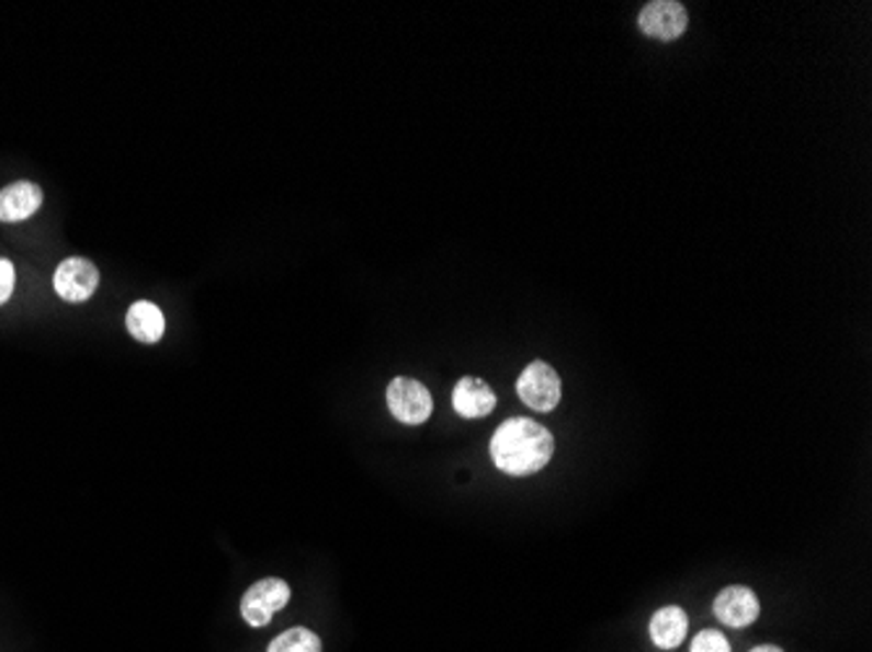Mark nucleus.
Segmentation results:
<instances>
[{
    "label": "nucleus",
    "mask_w": 872,
    "mask_h": 652,
    "mask_svg": "<svg viewBox=\"0 0 872 652\" xmlns=\"http://www.w3.org/2000/svg\"><path fill=\"white\" fill-rule=\"evenodd\" d=\"M489 451L494 465L507 476H533L554 457V436L531 417H510L494 431Z\"/></svg>",
    "instance_id": "nucleus-1"
},
{
    "label": "nucleus",
    "mask_w": 872,
    "mask_h": 652,
    "mask_svg": "<svg viewBox=\"0 0 872 652\" xmlns=\"http://www.w3.org/2000/svg\"><path fill=\"white\" fill-rule=\"evenodd\" d=\"M291 600V585L278 576H267L251 585L240 598V616L249 627H267L278 610H283Z\"/></svg>",
    "instance_id": "nucleus-2"
},
{
    "label": "nucleus",
    "mask_w": 872,
    "mask_h": 652,
    "mask_svg": "<svg viewBox=\"0 0 872 652\" xmlns=\"http://www.w3.org/2000/svg\"><path fill=\"white\" fill-rule=\"evenodd\" d=\"M387 408L400 423L421 425L431 417L434 400H431V391L426 389V384L397 376L387 387Z\"/></svg>",
    "instance_id": "nucleus-3"
},
{
    "label": "nucleus",
    "mask_w": 872,
    "mask_h": 652,
    "mask_svg": "<svg viewBox=\"0 0 872 652\" xmlns=\"http://www.w3.org/2000/svg\"><path fill=\"white\" fill-rule=\"evenodd\" d=\"M518 397L539 413H552L562 400L559 374L544 361H533L518 379Z\"/></svg>",
    "instance_id": "nucleus-4"
},
{
    "label": "nucleus",
    "mask_w": 872,
    "mask_h": 652,
    "mask_svg": "<svg viewBox=\"0 0 872 652\" xmlns=\"http://www.w3.org/2000/svg\"><path fill=\"white\" fill-rule=\"evenodd\" d=\"M100 285V270L84 256H68L53 274V287L66 304H84Z\"/></svg>",
    "instance_id": "nucleus-5"
},
{
    "label": "nucleus",
    "mask_w": 872,
    "mask_h": 652,
    "mask_svg": "<svg viewBox=\"0 0 872 652\" xmlns=\"http://www.w3.org/2000/svg\"><path fill=\"white\" fill-rule=\"evenodd\" d=\"M688 24V9L682 3H677V0H654V3H645L641 16H637V26H641L645 37L661 39V43H671V39L682 37Z\"/></svg>",
    "instance_id": "nucleus-6"
},
{
    "label": "nucleus",
    "mask_w": 872,
    "mask_h": 652,
    "mask_svg": "<svg viewBox=\"0 0 872 652\" xmlns=\"http://www.w3.org/2000/svg\"><path fill=\"white\" fill-rule=\"evenodd\" d=\"M713 614H716V619L721 624H726V627L732 629L750 627V624L758 621L760 616L758 595H755L750 587L741 585L724 587L718 593V598L713 600Z\"/></svg>",
    "instance_id": "nucleus-7"
},
{
    "label": "nucleus",
    "mask_w": 872,
    "mask_h": 652,
    "mask_svg": "<svg viewBox=\"0 0 872 652\" xmlns=\"http://www.w3.org/2000/svg\"><path fill=\"white\" fill-rule=\"evenodd\" d=\"M45 194L37 183L16 181L0 191V222H24L43 209Z\"/></svg>",
    "instance_id": "nucleus-8"
},
{
    "label": "nucleus",
    "mask_w": 872,
    "mask_h": 652,
    "mask_svg": "<svg viewBox=\"0 0 872 652\" xmlns=\"http://www.w3.org/2000/svg\"><path fill=\"white\" fill-rule=\"evenodd\" d=\"M452 408L457 415L476 421V417H486L497 408V394L484 379H473V376H463L452 389Z\"/></svg>",
    "instance_id": "nucleus-9"
},
{
    "label": "nucleus",
    "mask_w": 872,
    "mask_h": 652,
    "mask_svg": "<svg viewBox=\"0 0 872 652\" xmlns=\"http://www.w3.org/2000/svg\"><path fill=\"white\" fill-rule=\"evenodd\" d=\"M126 329L141 345H155L165 334V313L152 300H136L126 313Z\"/></svg>",
    "instance_id": "nucleus-10"
},
{
    "label": "nucleus",
    "mask_w": 872,
    "mask_h": 652,
    "mask_svg": "<svg viewBox=\"0 0 872 652\" xmlns=\"http://www.w3.org/2000/svg\"><path fill=\"white\" fill-rule=\"evenodd\" d=\"M688 637V614L679 606L658 608L650 619V640L661 650H677Z\"/></svg>",
    "instance_id": "nucleus-11"
},
{
    "label": "nucleus",
    "mask_w": 872,
    "mask_h": 652,
    "mask_svg": "<svg viewBox=\"0 0 872 652\" xmlns=\"http://www.w3.org/2000/svg\"><path fill=\"white\" fill-rule=\"evenodd\" d=\"M267 652H321V640L312 629L295 627L274 637Z\"/></svg>",
    "instance_id": "nucleus-12"
},
{
    "label": "nucleus",
    "mask_w": 872,
    "mask_h": 652,
    "mask_svg": "<svg viewBox=\"0 0 872 652\" xmlns=\"http://www.w3.org/2000/svg\"><path fill=\"white\" fill-rule=\"evenodd\" d=\"M690 652H732V644L716 629H705L692 640Z\"/></svg>",
    "instance_id": "nucleus-13"
},
{
    "label": "nucleus",
    "mask_w": 872,
    "mask_h": 652,
    "mask_svg": "<svg viewBox=\"0 0 872 652\" xmlns=\"http://www.w3.org/2000/svg\"><path fill=\"white\" fill-rule=\"evenodd\" d=\"M13 287H16V266L11 259H0V306L9 304Z\"/></svg>",
    "instance_id": "nucleus-14"
},
{
    "label": "nucleus",
    "mask_w": 872,
    "mask_h": 652,
    "mask_svg": "<svg viewBox=\"0 0 872 652\" xmlns=\"http://www.w3.org/2000/svg\"><path fill=\"white\" fill-rule=\"evenodd\" d=\"M750 652H784V650L775 648V644H758V648H752Z\"/></svg>",
    "instance_id": "nucleus-15"
}]
</instances>
